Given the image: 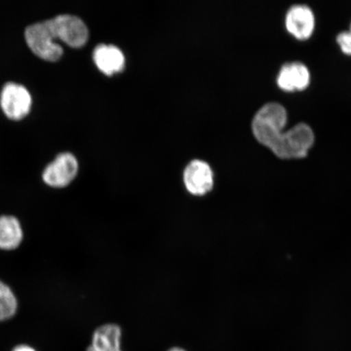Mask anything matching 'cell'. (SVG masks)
Wrapping results in <instances>:
<instances>
[{"label":"cell","instance_id":"obj_14","mask_svg":"<svg viewBox=\"0 0 351 351\" xmlns=\"http://www.w3.org/2000/svg\"><path fill=\"white\" fill-rule=\"evenodd\" d=\"M10 351H38L33 346L27 343L17 344Z\"/></svg>","mask_w":351,"mask_h":351},{"label":"cell","instance_id":"obj_13","mask_svg":"<svg viewBox=\"0 0 351 351\" xmlns=\"http://www.w3.org/2000/svg\"><path fill=\"white\" fill-rule=\"evenodd\" d=\"M337 42L344 54L351 56V24L349 32H341L337 35Z\"/></svg>","mask_w":351,"mask_h":351},{"label":"cell","instance_id":"obj_6","mask_svg":"<svg viewBox=\"0 0 351 351\" xmlns=\"http://www.w3.org/2000/svg\"><path fill=\"white\" fill-rule=\"evenodd\" d=\"M51 20L60 40L72 47H81L85 45L89 37V32L82 19L76 16L62 14Z\"/></svg>","mask_w":351,"mask_h":351},{"label":"cell","instance_id":"obj_15","mask_svg":"<svg viewBox=\"0 0 351 351\" xmlns=\"http://www.w3.org/2000/svg\"><path fill=\"white\" fill-rule=\"evenodd\" d=\"M168 351H186L181 348H173L169 350Z\"/></svg>","mask_w":351,"mask_h":351},{"label":"cell","instance_id":"obj_4","mask_svg":"<svg viewBox=\"0 0 351 351\" xmlns=\"http://www.w3.org/2000/svg\"><path fill=\"white\" fill-rule=\"evenodd\" d=\"M0 106L6 117L12 121L23 119L32 107V97L24 86L8 82L0 95Z\"/></svg>","mask_w":351,"mask_h":351},{"label":"cell","instance_id":"obj_8","mask_svg":"<svg viewBox=\"0 0 351 351\" xmlns=\"http://www.w3.org/2000/svg\"><path fill=\"white\" fill-rule=\"evenodd\" d=\"M24 240L25 230L21 219L12 214L0 215V252H15Z\"/></svg>","mask_w":351,"mask_h":351},{"label":"cell","instance_id":"obj_9","mask_svg":"<svg viewBox=\"0 0 351 351\" xmlns=\"http://www.w3.org/2000/svg\"><path fill=\"white\" fill-rule=\"evenodd\" d=\"M276 82L285 91L304 90L309 86V70L300 62L285 64L280 70Z\"/></svg>","mask_w":351,"mask_h":351},{"label":"cell","instance_id":"obj_7","mask_svg":"<svg viewBox=\"0 0 351 351\" xmlns=\"http://www.w3.org/2000/svg\"><path fill=\"white\" fill-rule=\"evenodd\" d=\"M288 32L300 40L309 38L314 32L315 16L308 6L295 5L289 8L285 16Z\"/></svg>","mask_w":351,"mask_h":351},{"label":"cell","instance_id":"obj_2","mask_svg":"<svg viewBox=\"0 0 351 351\" xmlns=\"http://www.w3.org/2000/svg\"><path fill=\"white\" fill-rule=\"evenodd\" d=\"M25 36L29 49L39 58L53 62L63 56L62 47L56 43L59 37L51 19L29 25Z\"/></svg>","mask_w":351,"mask_h":351},{"label":"cell","instance_id":"obj_11","mask_svg":"<svg viewBox=\"0 0 351 351\" xmlns=\"http://www.w3.org/2000/svg\"><path fill=\"white\" fill-rule=\"evenodd\" d=\"M121 336V328L117 324H104L94 332L91 345L86 351H122Z\"/></svg>","mask_w":351,"mask_h":351},{"label":"cell","instance_id":"obj_3","mask_svg":"<svg viewBox=\"0 0 351 351\" xmlns=\"http://www.w3.org/2000/svg\"><path fill=\"white\" fill-rule=\"evenodd\" d=\"M78 162L71 153H61L44 169L42 179L47 186L63 189L77 177Z\"/></svg>","mask_w":351,"mask_h":351},{"label":"cell","instance_id":"obj_1","mask_svg":"<svg viewBox=\"0 0 351 351\" xmlns=\"http://www.w3.org/2000/svg\"><path fill=\"white\" fill-rule=\"evenodd\" d=\"M287 123V112L282 105L267 104L254 117L253 134L258 143L269 148L280 159L306 157L314 143L313 130L304 123H300L283 133Z\"/></svg>","mask_w":351,"mask_h":351},{"label":"cell","instance_id":"obj_10","mask_svg":"<svg viewBox=\"0 0 351 351\" xmlns=\"http://www.w3.org/2000/svg\"><path fill=\"white\" fill-rule=\"evenodd\" d=\"M93 59L100 71L108 76L125 67V56L117 46L99 44L94 50Z\"/></svg>","mask_w":351,"mask_h":351},{"label":"cell","instance_id":"obj_12","mask_svg":"<svg viewBox=\"0 0 351 351\" xmlns=\"http://www.w3.org/2000/svg\"><path fill=\"white\" fill-rule=\"evenodd\" d=\"M19 308L20 302L14 289L0 279V323L14 319Z\"/></svg>","mask_w":351,"mask_h":351},{"label":"cell","instance_id":"obj_5","mask_svg":"<svg viewBox=\"0 0 351 351\" xmlns=\"http://www.w3.org/2000/svg\"><path fill=\"white\" fill-rule=\"evenodd\" d=\"M183 181L191 195L204 196L213 190L214 174L207 162L195 160L184 171Z\"/></svg>","mask_w":351,"mask_h":351}]
</instances>
